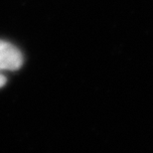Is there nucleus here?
Returning a JSON list of instances; mask_svg holds the SVG:
<instances>
[{
    "instance_id": "nucleus-1",
    "label": "nucleus",
    "mask_w": 153,
    "mask_h": 153,
    "mask_svg": "<svg viewBox=\"0 0 153 153\" xmlns=\"http://www.w3.org/2000/svg\"><path fill=\"white\" fill-rule=\"evenodd\" d=\"M23 65V55L15 46L0 40V71H16Z\"/></svg>"
},
{
    "instance_id": "nucleus-2",
    "label": "nucleus",
    "mask_w": 153,
    "mask_h": 153,
    "mask_svg": "<svg viewBox=\"0 0 153 153\" xmlns=\"http://www.w3.org/2000/svg\"><path fill=\"white\" fill-rule=\"evenodd\" d=\"M5 84H6V78L2 74H0V88L5 85Z\"/></svg>"
}]
</instances>
